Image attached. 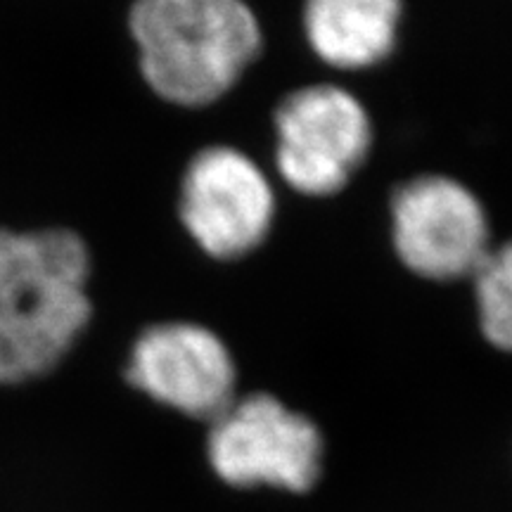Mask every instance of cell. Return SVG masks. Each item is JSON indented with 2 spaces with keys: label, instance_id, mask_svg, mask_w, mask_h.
Wrapping results in <instances>:
<instances>
[{
  "label": "cell",
  "instance_id": "cell-8",
  "mask_svg": "<svg viewBox=\"0 0 512 512\" xmlns=\"http://www.w3.org/2000/svg\"><path fill=\"white\" fill-rule=\"evenodd\" d=\"M401 0H306L304 27L318 57L361 69L392 53Z\"/></svg>",
  "mask_w": 512,
  "mask_h": 512
},
{
  "label": "cell",
  "instance_id": "cell-7",
  "mask_svg": "<svg viewBox=\"0 0 512 512\" xmlns=\"http://www.w3.org/2000/svg\"><path fill=\"white\" fill-rule=\"evenodd\" d=\"M126 380L190 418L214 420L235 401V366L226 344L195 323H162L136 339Z\"/></svg>",
  "mask_w": 512,
  "mask_h": 512
},
{
  "label": "cell",
  "instance_id": "cell-3",
  "mask_svg": "<svg viewBox=\"0 0 512 512\" xmlns=\"http://www.w3.org/2000/svg\"><path fill=\"white\" fill-rule=\"evenodd\" d=\"M209 460L223 482L306 491L320 475L323 439L316 425L275 396L233 401L211 420Z\"/></svg>",
  "mask_w": 512,
  "mask_h": 512
},
{
  "label": "cell",
  "instance_id": "cell-2",
  "mask_svg": "<svg viewBox=\"0 0 512 512\" xmlns=\"http://www.w3.org/2000/svg\"><path fill=\"white\" fill-rule=\"evenodd\" d=\"M131 34L145 81L181 107L226 95L261 48L259 22L245 0H136Z\"/></svg>",
  "mask_w": 512,
  "mask_h": 512
},
{
  "label": "cell",
  "instance_id": "cell-1",
  "mask_svg": "<svg viewBox=\"0 0 512 512\" xmlns=\"http://www.w3.org/2000/svg\"><path fill=\"white\" fill-rule=\"evenodd\" d=\"M91 256L64 228H0V384L53 370L86 330Z\"/></svg>",
  "mask_w": 512,
  "mask_h": 512
},
{
  "label": "cell",
  "instance_id": "cell-9",
  "mask_svg": "<svg viewBox=\"0 0 512 512\" xmlns=\"http://www.w3.org/2000/svg\"><path fill=\"white\" fill-rule=\"evenodd\" d=\"M475 292L484 337L512 354V242L482 261L475 273Z\"/></svg>",
  "mask_w": 512,
  "mask_h": 512
},
{
  "label": "cell",
  "instance_id": "cell-6",
  "mask_svg": "<svg viewBox=\"0 0 512 512\" xmlns=\"http://www.w3.org/2000/svg\"><path fill=\"white\" fill-rule=\"evenodd\" d=\"M181 190V219L207 254L238 259L264 242L275 209L273 192L242 152L202 150L185 171Z\"/></svg>",
  "mask_w": 512,
  "mask_h": 512
},
{
  "label": "cell",
  "instance_id": "cell-4",
  "mask_svg": "<svg viewBox=\"0 0 512 512\" xmlns=\"http://www.w3.org/2000/svg\"><path fill=\"white\" fill-rule=\"evenodd\" d=\"M280 176L304 195L342 190L370 147V121L354 95L311 86L287 95L275 112Z\"/></svg>",
  "mask_w": 512,
  "mask_h": 512
},
{
  "label": "cell",
  "instance_id": "cell-5",
  "mask_svg": "<svg viewBox=\"0 0 512 512\" xmlns=\"http://www.w3.org/2000/svg\"><path fill=\"white\" fill-rule=\"evenodd\" d=\"M394 245L413 273L430 280L475 275L489 256L482 204L444 176H422L396 190Z\"/></svg>",
  "mask_w": 512,
  "mask_h": 512
}]
</instances>
